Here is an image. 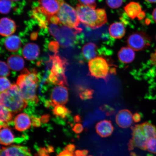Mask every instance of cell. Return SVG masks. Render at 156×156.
Here are the masks:
<instances>
[{"instance_id":"1","label":"cell","mask_w":156,"mask_h":156,"mask_svg":"<svg viewBox=\"0 0 156 156\" xmlns=\"http://www.w3.org/2000/svg\"><path fill=\"white\" fill-rule=\"evenodd\" d=\"M38 82L37 73L35 69L30 71L25 68L17 78V85L28 104L36 105L38 102L37 95Z\"/></svg>"},{"instance_id":"2","label":"cell","mask_w":156,"mask_h":156,"mask_svg":"<svg viewBox=\"0 0 156 156\" xmlns=\"http://www.w3.org/2000/svg\"><path fill=\"white\" fill-rule=\"evenodd\" d=\"M76 10L80 22L89 28H99L107 22V14L104 9H96L78 4Z\"/></svg>"},{"instance_id":"3","label":"cell","mask_w":156,"mask_h":156,"mask_svg":"<svg viewBox=\"0 0 156 156\" xmlns=\"http://www.w3.org/2000/svg\"><path fill=\"white\" fill-rule=\"evenodd\" d=\"M0 102L1 105L8 108L13 115L21 112L28 105L18 85L15 84L6 91L1 93Z\"/></svg>"},{"instance_id":"4","label":"cell","mask_w":156,"mask_h":156,"mask_svg":"<svg viewBox=\"0 0 156 156\" xmlns=\"http://www.w3.org/2000/svg\"><path fill=\"white\" fill-rule=\"evenodd\" d=\"M112 64L106 58L98 56L89 60L88 67L90 75L96 79L107 80L110 73H116V69L111 67Z\"/></svg>"},{"instance_id":"5","label":"cell","mask_w":156,"mask_h":156,"mask_svg":"<svg viewBox=\"0 0 156 156\" xmlns=\"http://www.w3.org/2000/svg\"><path fill=\"white\" fill-rule=\"evenodd\" d=\"M50 60L52 66L49 76L50 81L55 85H68L65 75L66 60L60 58L56 52L53 56H50Z\"/></svg>"},{"instance_id":"6","label":"cell","mask_w":156,"mask_h":156,"mask_svg":"<svg viewBox=\"0 0 156 156\" xmlns=\"http://www.w3.org/2000/svg\"><path fill=\"white\" fill-rule=\"evenodd\" d=\"M81 31L80 27H78L77 29H75L61 24L54 37L57 41L60 46L66 48L75 43L77 40V35Z\"/></svg>"},{"instance_id":"7","label":"cell","mask_w":156,"mask_h":156,"mask_svg":"<svg viewBox=\"0 0 156 156\" xmlns=\"http://www.w3.org/2000/svg\"><path fill=\"white\" fill-rule=\"evenodd\" d=\"M62 24L77 29L80 24L76 11L71 5L64 2L56 15Z\"/></svg>"},{"instance_id":"8","label":"cell","mask_w":156,"mask_h":156,"mask_svg":"<svg viewBox=\"0 0 156 156\" xmlns=\"http://www.w3.org/2000/svg\"><path fill=\"white\" fill-rule=\"evenodd\" d=\"M127 43L133 50L139 51L151 45V38L146 33L137 31L129 35L127 40Z\"/></svg>"},{"instance_id":"9","label":"cell","mask_w":156,"mask_h":156,"mask_svg":"<svg viewBox=\"0 0 156 156\" xmlns=\"http://www.w3.org/2000/svg\"><path fill=\"white\" fill-rule=\"evenodd\" d=\"M39 6L36 7L48 17L57 14L63 0H38Z\"/></svg>"},{"instance_id":"10","label":"cell","mask_w":156,"mask_h":156,"mask_svg":"<svg viewBox=\"0 0 156 156\" xmlns=\"http://www.w3.org/2000/svg\"><path fill=\"white\" fill-rule=\"evenodd\" d=\"M51 106L55 107L58 105H64L68 102V91L64 85H58L52 89L50 96Z\"/></svg>"},{"instance_id":"11","label":"cell","mask_w":156,"mask_h":156,"mask_svg":"<svg viewBox=\"0 0 156 156\" xmlns=\"http://www.w3.org/2000/svg\"><path fill=\"white\" fill-rule=\"evenodd\" d=\"M132 140L133 141L135 147L146 151L147 150V144L149 140L144 132L141 124H137L132 126Z\"/></svg>"},{"instance_id":"12","label":"cell","mask_w":156,"mask_h":156,"mask_svg":"<svg viewBox=\"0 0 156 156\" xmlns=\"http://www.w3.org/2000/svg\"><path fill=\"white\" fill-rule=\"evenodd\" d=\"M1 156H32V155L28 148L12 145L7 147H2Z\"/></svg>"},{"instance_id":"13","label":"cell","mask_w":156,"mask_h":156,"mask_svg":"<svg viewBox=\"0 0 156 156\" xmlns=\"http://www.w3.org/2000/svg\"><path fill=\"white\" fill-rule=\"evenodd\" d=\"M133 120L132 113L127 109L120 110L116 116V124L123 128L129 127L133 123Z\"/></svg>"},{"instance_id":"14","label":"cell","mask_w":156,"mask_h":156,"mask_svg":"<svg viewBox=\"0 0 156 156\" xmlns=\"http://www.w3.org/2000/svg\"><path fill=\"white\" fill-rule=\"evenodd\" d=\"M98 50L96 44L89 42L83 46L82 50L84 58L87 61L93 59L96 57L98 54H103V49Z\"/></svg>"},{"instance_id":"15","label":"cell","mask_w":156,"mask_h":156,"mask_svg":"<svg viewBox=\"0 0 156 156\" xmlns=\"http://www.w3.org/2000/svg\"><path fill=\"white\" fill-rule=\"evenodd\" d=\"M16 25L12 20L4 17L1 20L0 22V34L2 36L6 37L10 36L15 32Z\"/></svg>"},{"instance_id":"16","label":"cell","mask_w":156,"mask_h":156,"mask_svg":"<svg viewBox=\"0 0 156 156\" xmlns=\"http://www.w3.org/2000/svg\"><path fill=\"white\" fill-rule=\"evenodd\" d=\"M23 57L29 61H33L40 55V49L38 45L34 43H28L24 47L22 50Z\"/></svg>"},{"instance_id":"17","label":"cell","mask_w":156,"mask_h":156,"mask_svg":"<svg viewBox=\"0 0 156 156\" xmlns=\"http://www.w3.org/2000/svg\"><path fill=\"white\" fill-rule=\"evenodd\" d=\"M96 132L102 137H107L112 135L114 130L111 121L104 120L98 122L95 126Z\"/></svg>"},{"instance_id":"18","label":"cell","mask_w":156,"mask_h":156,"mask_svg":"<svg viewBox=\"0 0 156 156\" xmlns=\"http://www.w3.org/2000/svg\"><path fill=\"white\" fill-rule=\"evenodd\" d=\"M31 120L28 115L25 113L17 115L14 120L15 129L20 132L28 129L31 126Z\"/></svg>"},{"instance_id":"19","label":"cell","mask_w":156,"mask_h":156,"mask_svg":"<svg viewBox=\"0 0 156 156\" xmlns=\"http://www.w3.org/2000/svg\"><path fill=\"white\" fill-rule=\"evenodd\" d=\"M119 59L122 63L129 64L133 61L135 58V52L130 47H123L119 51L118 54Z\"/></svg>"},{"instance_id":"20","label":"cell","mask_w":156,"mask_h":156,"mask_svg":"<svg viewBox=\"0 0 156 156\" xmlns=\"http://www.w3.org/2000/svg\"><path fill=\"white\" fill-rule=\"evenodd\" d=\"M109 32L112 38L121 39L126 34L125 27L122 23L115 22L110 25L109 28Z\"/></svg>"},{"instance_id":"21","label":"cell","mask_w":156,"mask_h":156,"mask_svg":"<svg viewBox=\"0 0 156 156\" xmlns=\"http://www.w3.org/2000/svg\"><path fill=\"white\" fill-rule=\"evenodd\" d=\"M5 45L6 48L9 51L17 52L21 46V41L18 36L12 35L6 38Z\"/></svg>"},{"instance_id":"22","label":"cell","mask_w":156,"mask_h":156,"mask_svg":"<svg viewBox=\"0 0 156 156\" xmlns=\"http://www.w3.org/2000/svg\"><path fill=\"white\" fill-rule=\"evenodd\" d=\"M7 63L9 67L15 71L22 70L25 66V62L23 58L16 55L10 56L8 59Z\"/></svg>"},{"instance_id":"23","label":"cell","mask_w":156,"mask_h":156,"mask_svg":"<svg viewBox=\"0 0 156 156\" xmlns=\"http://www.w3.org/2000/svg\"><path fill=\"white\" fill-rule=\"evenodd\" d=\"M124 9L128 16L132 20L137 17L142 11L141 6L134 2H130L125 6Z\"/></svg>"},{"instance_id":"24","label":"cell","mask_w":156,"mask_h":156,"mask_svg":"<svg viewBox=\"0 0 156 156\" xmlns=\"http://www.w3.org/2000/svg\"><path fill=\"white\" fill-rule=\"evenodd\" d=\"M14 136L8 127L1 129L0 142L2 145L5 146L11 145L14 142Z\"/></svg>"},{"instance_id":"25","label":"cell","mask_w":156,"mask_h":156,"mask_svg":"<svg viewBox=\"0 0 156 156\" xmlns=\"http://www.w3.org/2000/svg\"><path fill=\"white\" fill-rule=\"evenodd\" d=\"M14 115L9 109L1 105L0 120L1 124H6L9 126L13 122L12 117Z\"/></svg>"},{"instance_id":"26","label":"cell","mask_w":156,"mask_h":156,"mask_svg":"<svg viewBox=\"0 0 156 156\" xmlns=\"http://www.w3.org/2000/svg\"><path fill=\"white\" fill-rule=\"evenodd\" d=\"M141 126L149 139L156 138V129L155 126L148 122L143 123L141 124Z\"/></svg>"},{"instance_id":"27","label":"cell","mask_w":156,"mask_h":156,"mask_svg":"<svg viewBox=\"0 0 156 156\" xmlns=\"http://www.w3.org/2000/svg\"><path fill=\"white\" fill-rule=\"evenodd\" d=\"M53 112L55 115L64 119L69 115L71 112L63 105H58L54 107Z\"/></svg>"},{"instance_id":"28","label":"cell","mask_w":156,"mask_h":156,"mask_svg":"<svg viewBox=\"0 0 156 156\" xmlns=\"http://www.w3.org/2000/svg\"><path fill=\"white\" fill-rule=\"evenodd\" d=\"M11 0H1L0 12L2 14H7L10 12L12 7V2Z\"/></svg>"},{"instance_id":"29","label":"cell","mask_w":156,"mask_h":156,"mask_svg":"<svg viewBox=\"0 0 156 156\" xmlns=\"http://www.w3.org/2000/svg\"><path fill=\"white\" fill-rule=\"evenodd\" d=\"M0 91L1 92H4L12 86L10 82L7 78L1 77L0 79Z\"/></svg>"},{"instance_id":"30","label":"cell","mask_w":156,"mask_h":156,"mask_svg":"<svg viewBox=\"0 0 156 156\" xmlns=\"http://www.w3.org/2000/svg\"><path fill=\"white\" fill-rule=\"evenodd\" d=\"M94 93L93 90L90 89H87L84 90L79 94L80 98L83 100H86L93 98V95Z\"/></svg>"},{"instance_id":"31","label":"cell","mask_w":156,"mask_h":156,"mask_svg":"<svg viewBox=\"0 0 156 156\" xmlns=\"http://www.w3.org/2000/svg\"><path fill=\"white\" fill-rule=\"evenodd\" d=\"M9 66L5 62H0V75L1 77H6L9 75L10 71Z\"/></svg>"},{"instance_id":"32","label":"cell","mask_w":156,"mask_h":156,"mask_svg":"<svg viewBox=\"0 0 156 156\" xmlns=\"http://www.w3.org/2000/svg\"><path fill=\"white\" fill-rule=\"evenodd\" d=\"M147 150L150 153L156 154V138L149 140L147 144Z\"/></svg>"},{"instance_id":"33","label":"cell","mask_w":156,"mask_h":156,"mask_svg":"<svg viewBox=\"0 0 156 156\" xmlns=\"http://www.w3.org/2000/svg\"><path fill=\"white\" fill-rule=\"evenodd\" d=\"M107 5L112 9H117L121 6L123 0H106Z\"/></svg>"},{"instance_id":"34","label":"cell","mask_w":156,"mask_h":156,"mask_svg":"<svg viewBox=\"0 0 156 156\" xmlns=\"http://www.w3.org/2000/svg\"><path fill=\"white\" fill-rule=\"evenodd\" d=\"M101 110L106 113L107 116H110L114 115L115 113V110L112 107L108 105H104L100 107Z\"/></svg>"},{"instance_id":"35","label":"cell","mask_w":156,"mask_h":156,"mask_svg":"<svg viewBox=\"0 0 156 156\" xmlns=\"http://www.w3.org/2000/svg\"><path fill=\"white\" fill-rule=\"evenodd\" d=\"M50 23L48 26V30L50 34L54 37L57 33L60 24H56Z\"/></svg>"},{"instance_id":"36","label":"cell","mask_w":156,"mask_h":156,"mask_svg":"<svg viewBox=\"0 0 156 156\" xmlns=\"http://www.w3.org/2000/svg\"><path fill=\"white\" fill-rule=\"evenodd\" d=\"M81 4L96 8V0H78Z\"/></svg>"},{"instance_id":"37","label":"cell","mask_w":156,"mask_h":156,"mask_svg":"<svg viewBox=\"0 0 156 156\" xmlns=\"http://www.w3.org/2000/svg\"><path fill=\"white\" fill-rule=\"evenodd\" d=\"M59 45V44L57 41H52L49 44V48L51 51L56 53L58 52Z\"/></svg>"},{"instance_id":"38","label":"cell","mask_w":156,"mask_h":156,"mask_svg":"<svg viewBox=\"0 0 156 156\" xmlns=\"http://www.w3.org/2000/svg\"><path fill=\"white\" fill-rule=\"evenodd\" d=\"M31 120L33 126L35 127H39L41 125V119L37 118L34 116H31Z\"/></svg>"},{"instance_id":"39","label":"cell","mask_w":156,"mask_h":156,"mask_svg":"<svg viewBox=\"0 0 156 156\" xmlns=\"http://www.w3.org/2000/svg\"><path fill=\"white\" fill-rule=\"evenodd\" d=\"M83 130L82 125L80 123L76 124L74 126L73 130L76 133H80L83 131Z\"/></svg>"},{"instance_id":"40","label":"cell","mask_w":156,"mask_h":156,"mask_svg":"<svg viewBox=\"0 0 156 156\" xmlns=\"http://www.w3.org/2000/svg\"><path fill=\"white\" fill-rule=\"evenodd\" d=\"M39 156H49L48 155V152L46 148H41L39 149L38 151Z\"/></svg>"},{"instance_id":"41","label":"cell","mask_w":156,"mask_h":156,"mask_svg":"<svg viewBox=\"0 0 156 156\" xmlns=\"http://www.w3.org/2000/svg\"><path fill=\"white\" fill-rule=\"evenodd\" d=\"M142 119V115L140 113L136 112L133 115V119L134 122H138L141 121Z\"/></svg>"},{"instance_id":"42","label":"cell","mask_w":156,"mask_h":156,"mask_svg":"<svg viewBox=\"0 0 156 156\" xmlns=\"http://www.w3.org/2000/svg\"><path fill=\"white\" fill-rule=\"evenodd\" d=\"M75 146L73 144L67 145L65 148V150L69 151L74 155V151H75Z\"/></svg>"},{"instance_id":"43","label":"cell","mask_w":156,"mask_h":156,"mask_svg":"<svg viewBox=\"0 0 156 156\" xmlns=\"http://www.w3.org/2000/svg\"><path fill=\"white\" fill-rule=\"evenodd\" d=\"M50 115H49L46 114L44 115L41 117V122L43 124L46 123L49 121Z\"/></svg>"},{"instance_id":"44","label":"cell","mask_w":156,"mask_h":156,"mask_svg":"<svg viewBox=\"0 0 156 156\" xmlns=\"http://www.w3.org/2000/svg\"><path fill=\"white\" fill-rule=\"evenodd\" d=\"M57 156H74V155L69 151L65 150V151L62 152Z\"/></svg>"},{"instance_id":"45","label":"cell","mask_w":156,"mask_h":156,"mask_svg":"<svg viewBox=\"0 0 156 156\" xmlns=\"http://www.w3.org/2000/svg\"><path fill=\"white\" fill-rule=\"evenodd\" d=\"M135 147H136L135 146V145H134L133 141L132 139H130L128 144V150H129V151H132V150L134 149Z\"/></svg>"},{"instance_id":"46","label":"cell","mask_w":156,"mask_h":156,"mask_svg":"<svg viewBox=\"0 0 156 156\" xmlns=\"http://www.w3.org/2000/svg\"><path fill=\"white\" fill-rule=\"evenodd\" d=\"M151 61L154 65L156 66V50L151 56Z\"/></svg>"},{"instance_id":"47","label":"cell","mask_w":156,"mask_h":156,"mask_svg":"<svg viewBox=\"0 0 156 156\" xmlns=\"http://www.w3.org/2000/svg\"><path fill=\"white\" fill-rule=\"evenodd\" d=\"M145 16V13L144 11H142V12L140 13V14L138 15L137 17L138 20H142L144 19V17Z\"/></svg>"},{"instance_id":"48","label":"cell","mask_w":156,"mask_h":156,"mask_svg":"<svg viewBox=\"0 0 156 156\" xmlns=\"http://www.w3.org/2000/svg\"><path fill=\"white\" fill-rule=\"evenodd\" d=\"M74 120L76 122H80L81 121V117L79 115H77L74 117Z\"/></svg>"},{"instance_id":"49","label":"cell","mask_w":156,"mask_h":156,"mask_svg":"<svg viewBox=\"0 0 156 156\" xmlns=\"http://www.w3.org/2000/svg\"><path fill=\"white\" fill-rule=\"evenodd\" d=\"M38 37V33L37 32L33 33L31 35L30 38L32 40H36Z\"/></svg>"},{"instance_id":"50","label":"cell","mask_w":156,"mask_h":156,"mask_svg":"<svg viewBox=\"0 0 156 156\" xmlns=\"http://www.w3.org/2000/svg\"><path fill=\"white\" fill-rule=\"evenodd\" d=\"M47 149L49 153H52L54 151V147H52V146H48L47 148Z\"/></svg>"},{"instance_id":"51","label":"cell","mask_w":156,"mask_h":156,"mask_svg":"<svg viewBox=\"0 0 156 156\" xmlns=\"http://www.w3.org/2000/svg\"><path fill=\"white\" fill-rule=\"evenodd\" d=\"M75 156H82V151L80 150H77L75 152Z\"/></svg>"},{"instance_id":"52","label":"cell","mask_w":156,"mask_h":156,"mask_svg":"<svg viewBox=\"0 0 156 156\" xmlns=\"http://www.w3.org/2000/svg\"><path fill=\"white\" fill-rule=\"evenodd\" d=\"M152 16H153L154 20L156 23V8L154 10Z\"/></svg>"},{"instance_id":"53","label":"cell","mask_w":156,"mask_h":156,"mask_svg":"<svg viewBox=\"0 0 156 156\" xmlns=\"http://www.w3.org/2000/svg\"><path fill=\"white\" fill-rule=\"evenodd\" d=\"M89 151L87 150H84L82 151V156H87Z\"/></svg>"},{"instance_id":"54","label":"cell","mask_w":156,"mask_h":156,"mask_svg":"<svg viewBox=\"0 0 156 156\" xmlns=\"http://www.w3.org/2000/svg\"><path fill=\"white\" fill-rule=\"evenodd\" d=\"M146 1L148 2L151 3H156V0H145Z\"/></svg>"},{"instance_id":"55","label":"cell","mask_w":156,"mask_h":156,"mask_svg":"<svg viewBox=\"0 0 156 156\" xmlns=\"http://www.w3.org/2000/svg\"><path fill=\"white\" fill-rule=\"evenodd\" d=\"M130 156H140L139 155H136V154L134 153V152H132L130 153Z\"/></svg>"},{"instance_id":"56","label":"cell","mask_w":156,"mask_h":156,"mask_svg":"<svg viewBox=\"0 0 156 156\" xmlns=\"http://www.w3.org/2000/svg\"><path fill=\"white\" fill-rule=\"evenodd\" d=\"M11 1H19V0H11Z\"/></svg>"},{"instance_id":"57","label":"cell","mask_w":156,"mask_h":156,"mask_svg":"<svg viewBox=\"0 0 156 156\" xmlns=\"http://www.w3.org/2000/svg\"><path fill=\"white\" fill-rule=\"evenodd\" d=\"M93 156L92 155H89V156Z\"/></svg>"},{"instance_id":"58","label":"cell","mask_w":156,"mask_h":156,"mask_svg":"<svg viewBox=\"0 0 156 156\" xmlns=\"http://www.w3.org/2000/svg\"></svg>"}]
</instances>
